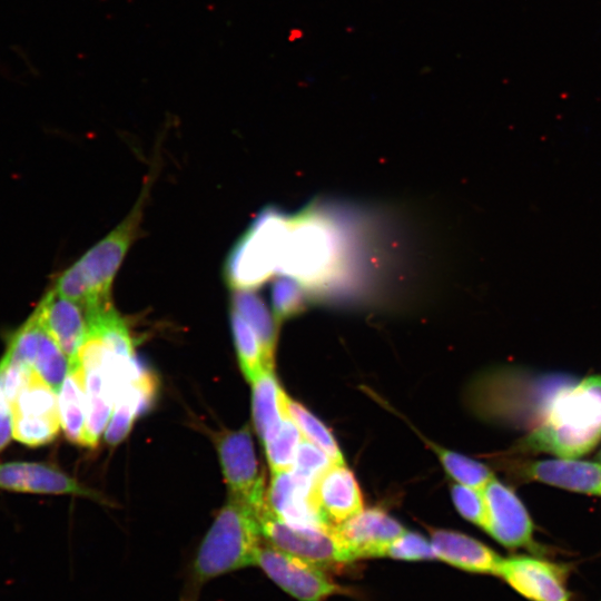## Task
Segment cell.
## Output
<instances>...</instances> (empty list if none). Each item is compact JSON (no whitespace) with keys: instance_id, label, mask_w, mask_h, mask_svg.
<instances>
[{"instance_id":"cell-1","label":"cell","mask_w":601,"mask_h":601,"mask_svg":"<svg viewBox=\"0 0 601 601\" xmlns=\"http://www.w3.org/2000/svg\"><path fill=\"white\" fill-rule=\"evenodd\" d=\"M601 440V375L562 386L541 412L520 449L577 459Z\"/></svg>"},{"instance_id":"cell-2","label":"cell","mask_w":601,"mask_h":601,"mask_svg":"<svg viewBox=\"0 0 601 601\" xmlns=\"http://www.w3.org/2000/svg\"><path fill=\"white\" fill-rule=\"evenodd\" d=\"M263 539L255 509L229 496L197 551L178 601H197L208 581L256 565Z\"/></svg>"},{"instance_id":"cell-3","label":"cell","mask_w":601,"mask_h":601,"mask_svg":"<svg viewBox=\"0 0 601 601\" xmlns=\"http://www.w3.org/2000/svg\"><path fill=\"white\" fill-rule=\"evenodd\" d=\"M146 194L130 214L57 278L53 289L90 311L110 304L115 275L136 237Z\"/></svg>"},{"instance_id":"cell-4","label":"cell","mask_w":601,"mask_h":601,"mask_svg":"<svg viewBox=\"0 0 601 601\" xmlns=\"http://www.w3.org/2000/svg\"><path fill=\"white\" fill-rule=\"evenodd\" d=\"M338 242L333 226L309 209L289 217L278 272L299 282L306 289L316 287L334 269Z\"/></svg>"},{"instance_id":"cell-5","label":"cell","mask_w":601,"mask_h":601,"mask_svg":"<svg viewBox=\"0 0 601 601\" xmlns=\"http://www.w3.org/2000/svg\"><path fill=\"white\" fill-rule=\"evenodd\" d=\"M288 221L270 207L255 218L227 257L225 275L234 289H254L278 270Z\"/></svg>"},{"instance_id":"cell-6","label":"cell","mask_w":601,"mask_h":601,"mask_svg":"<svg viewBox=\"0 0 601 601\" xmlns=\"http://www.w3.org/2000/svg\"><path fill=\"white\" fill-rule=\"evenodd\" d=\"M262 534L274 546L322 568L354 562L333 526H296L277 518L267 501L256 513Z\"/></svg>"},{"instance_id":"cell-7","label":"cell","mask_w":601,"mask_h":601,"mask_svg":"<svg viewBox=\"0 0 601 601\" xmlns=\"http://www.w3.org/2000/svg\"><path fill=\"white\" fill-rule=\"evenodd\" d=\"M256 565L282 590L299 601H325L346 592L322 566L285 552L266 540L257 552Z\"/></svg>"},{"instance_id":"cell-8","label":"cell","mask_w":601,"mask_h":601,"mask_svg":"<svg viewBox=\"0 0 601 601\" xmlns=\"http://www.w3.org/2000/svg\"><path fill=\"white\" fill-rule=\"evenodd\" d=\"M11 413L12 437L24 445L48 444L61 427L58 393L35 371L11 402Z\"/></svg>"},{"instance_id":"cell-9","label":"cell","mask_w":601,"mask_h":601,"mask_svg":"<svg viewBox=\"0 0 601 601\" xmlns=\"http://www.w3.org/2000/svg\"><path fill=\"white\" fill-rule=\"evenodd\" d=\"M216 446L229 496L245 501L257 512L266 502L267 493L258 472L248 425L223 432L216 439Z\"/></svg>"},{"instance_id":"cell-10","label":"cell","mask_w":601,"mask_h":601,"mask_svg":"<svg viewBox=\"0 0 601 601\" xmlns=\"http://www.w3.org/2000/svg\"><path fill=\"white\" fill-rule=\"evenodd\" d=\"M496 575L530 601H570L564 570L529 555L502 558Z\"/></svg>"},{"instance_id":"cell-11","label":"cell","mask_w":601,"mask_h":601,"mask_svg":"<svg viewBox=\"0 0 601 601\" xmlns=\"http://www.w3.org/2000/svg\"><path fill=\"white\" fill-rule=\"evenodd\" d=\"M487 509L485 531L509 549L533 545V522L515 493L493 477L484 487Z\"/></svg>"},{"instance_id":"cell-12","label":"cell","mask_w":601,"mask_h":601,"mask_svg":"<svg viewBox=\"0 0 601 601\" xmlns=\"http://www.w3.org/2000/svg\"><path fill=\"white\" fill-rule=\"evenodd\" d=\"M312 502L327 526H336L364 510L358 483L345 464H332L314 482Z\"/></svg>"},{"instance_id":"cell-13","label":"cell","mask_w":601,"mask_h":601,"mask_svg":"<svg viewBox=\"0 0 601 601\" xmlns=\"http://www.w3.org/2000/svg\"><path fill=\"white\" fill-rule=\"evenodd\" d=\"M333 530L354 561L382 558L386 545L406 531L380 509L363 510Z\"/></svg>"},{"instance_id":"cell-14","label":"cell","mask_w":601,"mask_h":601,"mask_svg":"<svg viewBox=\"0 0 601 601\" xmlns=\"http://www.w3.org/2000/svg\"><path fill=\"white\" fill-rule=\"evenodd\" d=\"M33 314L69 362L77 361L88 331L85 308L52 288L42 297Z\"/></svg>"},{"instance_id":"cell-15","label":"cell","mask_w":601,"mask_h":601,"mask_svg":"<svg viewBox=\"0 0 601 601\" xmlns=\"http://www.w3.org/2000/svg\"><path fill=\"white\" fill-rule=\"evenodd\" d=\"M0 489L23 493L97 497L93 491L82 486L56 466L37 462L0 463Z\"/></svg>"},{"instance_id":"cell-16","label":"cell","mask_w":601,"mask_h":601,"mask_svg":"<svg viewBox=\"0 0 601 601\" xmlns=\"http://www.w3.org/2000/svg\"><path fill=\"white\" fill-rule=\"evenodd\" d=\"M521 474L526 480L601 496L600 463L568 457L538 460L524 464Z\"/></svg>"},{"instance_id":"cell-17","label":"cell","mask_w":601,"mask_h":601,"mask_svg":"<svg viewBox=\"0 0 601 601\" xmlns=\"http://www.w3.org/2000/svg\"><path fill=\"white\" fill-rule=\"evenodd\" d=\"M431 543L436 556L463 571L495 574L502 560L495 551L482 542L451 530H432Z\"/></svg>"},{"instance_id":"cell-18","label":"cell","mask_w":601,"mask_h":601,"mask_svg":"<svg viewBox=\"0 0 601 601\" xmlns=\"http://www.w3.org/2000/svg\"><path fill=\"white\" fill-rule=\"evenodd\" d=\"M253 420L262 444L278 432L287 411V394L279 386L273 370H265L253 383Z\"/></svg>"},{"instance_id":"cell-19","label":"cell","mask_w":601,"mask_h":601,"mask_svg":"<svg viewBox=\"0 0 601 601\" xmlns=\"http://www.w3.org/2000/svg\"><path fill=\"white\" fill-rule=\"evenodd\" d=\"M58 408L60 424L68 441L83 446L87 401L83 370L78 359L69 362V371L58 392Z\"/></svg>"},{"instance_id":"cell-20","label":"cell","mask_w":601,"mask_h":601,"mask_svg":"<svg viewBox=\"0 0 601 601\" xmlns=\"http://www.w3.org/2000/svg\"><path fill=\"white\" fill-rule=\"evenodd\" d=\"M231 309L252 327L260 343L266 366L273 368L277 329L264 300L253 289H234Z\"/></svg>"},{"instance_id":"cell-21","label":"cell","mask_w":601,"mask_h":601,"mask_svg":"<svg viewBox=\"0 0 601 601\" xmlns=\"http://www.w3.org/2000/svg\"><path fill=\"white\" fill-rule=\"evenodd\" d=\"M230 323L240 368L246 380L253 383L265 370L273 368H268L265 364L263 349L256 334L234 309L230 311Z\"/></svg>"},{"instance_id":"cell-22","label":"cell","mask_w":601,"mask_h":601,"mask_svg":"<svg viewBox=\"0 0 601 601\" xmlns=\"http://www.w3.org/2000/svg\"><path fill=\"white\" fill-rule=\"evenodd\" d=\"M287 411L303 437L322 449L335 464H344L342 452L329 430L302 404L287 396Z\"/></svg>"},{"instance_id":"cell-23","label":"cell","mask_w":601,"mask_h":601,"mask_svg":"<svg viewBox=\"0 0 601 601\" xmlns=\"http://www.w3.org/2000/svg\"><path fill=\"white\" fill-rule=\"evenodd\" d=\"M302 437L300 431L286 411L278 432L264 445L273 473L292 470Z\"/></svg>"},{"instance_id":"cell-24","label":"cell","mask_w":601,"mask_h":601,"mask_svg":"<svg viewBox=\"0 0 601 601\" xmlns=\"http://www.w3.org/2000/svg\"><path fill=\"white\" fill-rule=\"evenodd\" d=\"M445 471L459 484L483 491L494 477L492 471L485 465L455 452L432 444Z\"/></svg>"},{"instance_id":"cell-25","label":"cell","mask_w":601,"mask_h":601,"mask_svg":"<svg viewBox=\"0 0 601 601\" xmlns=\"http://www.w3.org/2000/svg\"><path fill=\"white\" fill-rule=\"evenodd\" d=\"M33 371L57 393L69 371V358L46 331L41 336Z\"/></svg>"},{"instance_id":"cell-26","label":"cell","mask_w":601,"mask_h":601,"mask_svg":"<svg viewBox=\"0 0 601 601\" xmlns=\"http://www.w3.org/2000/svg\"><path fill=\"white\" fill-rule=\"evenodd\" d=\"M272 303L276 322L303 312L307 304V289L288 276L278 277L272 287Z\"/></svg>"},{"instance_id":"cell-27","label":"cell","mask_w":601,"mask_h":601,"mask_svg":"<svg viewBox=\"0 0 601 601\" xmlns=\"http://www.w3.org/2000/svg\"><path fill=\"white\" fill-rule=\"evenodd\" d=\"M383 556L402 561L436 560L432 543L407 530L386 545Z\"/></svg>"},{"instance_id":"cell-28","label":"cell","mask_w":601,"mask_h":601,"mask_svg":"<svg viewBox=\"0 0 601 601\" xmlns=\"http://www.w3.org/2000/svg\"><path fill=\"white\" fill-rule=\"evenodd\" d=\"M452 499L456 510L464 519L485 531L487 525V509L483 491L456 484L452 486Z\"/></svg>"},{"instance_id":"cell-29","label":"cell","mask_w":601,"mask_h":601,"mask_svg":"<svg viewBox=\"0 0 601 601\" xmlns=\"http://www.w3.org/2000/svg\"><path fill=\"white\" fill-rule=\"evenodd\" d=\"M333 463L329 456L317 445L302 437L292 471L315 481Z\"/></svg>"},{"instance_id":"cell-30","label":"cell","mask_w":601,"mask_h":601,"mask_svg":"<svg viewBox=\"0 0 601 601\" xmlns=\"http://www.w3.org/2000/svg\"><path fill=\"white\" fill-rule=\"evenodd\" d=\"M12 436L11 405L3 391L0 375V452L8 445Z\"/></svg>"},{"instance_id":"cell-31","label":"cell","mask_w":601,"mask_h":601,"mask_svg":"<svg viewBox=\"0 0 601 601\" xmlns=\"http://www.w3.org/2000/svg\"><path fill=\"white\" fill-rule=\"evenodd\" d=\"M597 460H598V463L601 464V451H600L599 454L597 455Z\"/></svg>"}]
</instances>
